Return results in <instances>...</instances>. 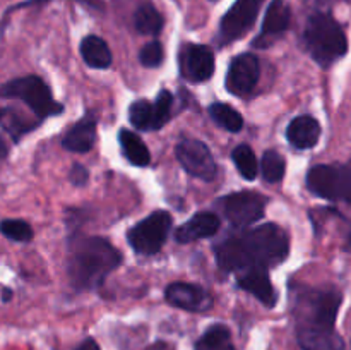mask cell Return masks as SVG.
Wrapping results in <instances>:
<instances>
[{
  "mask_svg": "<svg viewBox=\"0 0 351 350\" xmlns=\"http://www.w3.org/2000/svg\"><path fill=\"white\" fill-rule=\"evenodd\" d=\"M82 60L93 69H108L112 65V51L106 41L96 34H88L79 47Z\"/></svg>",
  "mask_w": 351,
  "mask_h": 350,
  "instance_id": "obj_21",
  "label": "cell"
},
{
  "mask_svg": "<svg viewBox=\"0 0 351 350\" xmlns=\"http://www.w3.org/2000/svg\"><path fill=\"white\" fill-rule=\"evenodd\" d=\"M237 281H239V287L242 290L249 292L257 301L263 302L266 307H274L276 305L278 292L274 290L273 283H271L269 273H267L266 268L250 266L247 270L239 271Z\"/></svg>",
  "mask_w": 351,
  "mask_h": 350,
  "instance_id": "obj_15",
  "label": "cell"
},
{
  "mask_svg": "<svg viewBox=\"0 0 351 350\" xmlns=\"http://www.w3.org/2000/svg\"><path fill=\"white\" fill-rule=\"evenodd\" d=\"M341 302V292L332 287L317 288L295 285L291 304L298 345L336 335L335 325Z\"/></svg>",
  "mask_w": 351,
  "mask_h": 350,
  "instance_id": "obj_2",
  "label": "cell"
},
{
  "mask_svg": "<svg viewBox=\"0 0 351 350\" xmlns=\"http://www.w3.org/2000/svg\"><path fill=\"white\" fill-rule=\"evenodd\" d=\"M261 170H263L264 180L276 184V182L283 180L285 172H287V160L278 151L267 150L261 160Z\"/></svg>",
  "mask_w": 351,
  "mask_h": 350,
  "instance_id": "obj_26",
  "label": "cell"
},
{
  "mask_svg": "<svg viewBox=\"0 0 351 350\" xmlns=\"http://www.w3.org/2000/svg\"><path fill=\"white\" fill-rule=\"evenodd\" d=\"M173 95L168 89L160 91L154 102L137 100L129 108V120L139 130H160L170 120Z\"/></svg>",
  "mask_w": 351,
  "mask_h": 350,
  "instance_id": "obj_10",
  "label": "cell"
},
{
  "mask_svg": "<svg viewBox=\"0 0 351 350\" xmlns=\"http://www.w3.org/2000/svg\"><path fill=\"white\" fill-rule=\"evenodd\" d=\"M178 64L182 75L191 82H206L215 74V54L206 45H184Z\"/></svg>",
  "mask_w": 351,
  "mask_h": 350,
  "instance_id": "obj_12",
  "label": "cell"
},
{
  "mask_svg": "<svg viewBox=\"0 0 351 350\" xmlns=\"http://www.w3.org/2000/svg\"><path fill=\"white\" fill-rule=\"evenodd\" d=\"M209 115L219 127L228 132H240L243 129V117L228 103L216 102L209 105Z\"/></svg>",
  "mask_w": 351,
  "mask_h": 350,
  "instance_id": "obj_24",
  "label": "cell"
},
{
  "mask_svg": "<svg viewBox=\"0 0 351 350\" xmlns=\"http://www.w3.org/2000/svg\"><path fill=\"white\" fill-rule=\"evenodd\" d=\"M0 98L21 100L36 115L38 122L64 112V105L55 102L51 89L38 75H24L7 81L0 86Z\"/></svg>",
  "mask_w": 351,
  "mask_h": 350,
  "instance_id": "obj_5",
  "label": "cell"
},
{
  "mask_svg": "<svg viewBox=\"0 0 351 350\" xmlns=\"http://www.w3.org/2000/svg\"><path fill=\"white\" fill-rule=\"evenodd\" d=\"M171 230V215L163 209L153 211L127 232L130 247L141 256L160 253Z\"/></svg>",
  "mask_w": 351,
  "mask_h": 350,
  "instance_id": "obj_7",
  "label": "cell"
},
{
  "mask_svg": "<svg viewBox=\"0 0 351 350\" xmlns=\"http://www.w3.org/2000/svg\"><path fill=\"white\" fill-rule=\"evenodd\" d=\"M345 249H346V250H351V230H350L348 237H346V244H345Z\"/></svg>",
  "mask_w": 351,
  "mask_h": 350,
  "instance_id": "obj_33",
  "label": "cell"
},
{
  "mask_svg": "<svg viewBox=\"0 0 351 350\" xmlns=\"http://www.w3.org/2000/svg\"><path fill=\"white\" fill-rule=\"evenodd\" d=\"M290 237L276 223H264L243 235L230 237L215 247L216 263L223 271L239 273L250 266L269 268L287 261Z\"/></svg>",
  "mask_w": 351,
  "mask_h": 350,
  "instance_id": "obj_1",
  "label": "cell"
},
{
  "mask_svg": "<svg viewBox=\"0 0 351 350\" xmlns=\"http://www.w3.org/2000/svg\"><path fill=\"white\" fill-rule=\"evenodd\" d=\"M74 350H101V349H99L98 342H96L95 338H86L84 342L79 343Z\"/></svg>",
  "mask_w": 351,
  "mask_h": 350,
  "instance_id": "obj_30",
  "label": "cell"
},
{
  "mask_svg": "<svg viewBox=\"0 0 351 350\" xmlns=\"http://www.w3.org/2000/svg\"><path fill=\"white\" fill-rule=\"evenodd\" d=\"M232 160L239 174L245 180H256L257 174H259V163H257L256 153H254L249 144H239L232 151Z\"/></svg>",
  "mask_w": 351,
  "mask_h": 350,
  "instance_id": "obj_25",
  "label": "cell"
},
{
  "mask_svg": "<svg viewBox=\"0 0 351 350\" xmlns=\"http://www.w3.org/2000/svg\"><path fill=\"white\" fill-rule=\"evenodd\" d=\"M175 154L184 170L191 174L192 177H197L201 180L211 182L218 174V165L213 158L211 150L206 146V143L199 139H182L175 146Z\"/></svg>",
  "mask_w": 351,
  "mask_h": 350,
  "instance_id": "obj_9",
  "label": "cell"
},
{
  "mask_svg": "<svg viewBox=\"0 0 351 350\" xmlns=\"http://www.w3.org/2000/svg\"><path fill=\"white\" fill-rule=\"evenodd\" d=\"M264 0H237L219 24V43H233L249 33L250 27L256 24Z\"/></svg>",
  "mask_w": 351,
  "mask_h": 350,
  "instance_id": "obj_11",
  "label": "cell"
},
{
  "mask_svg": "<svg viewBox=\"0 0 351 350\" xmlns=\"http://www.w3.org/2000/svg\"><path fill=\"white\" fill-rule=\"evenodd\" d=\"M10 299H12V290H10V288H3V290H2V301L9 302Z\"/></svg>",
  "mask_w": 351,
  "mask_h": 350,
  "instance_id": "obj_32",
  "label": "cell"
},
{
  "mask_svg": "<svg viewBox=\"0 0 351 350\" xmlns=\"http://www.w3.org/2000/svg\"><path fill=\"white\" fill-rule=\"evenodd\" d=\"M69 180H71L72 185H75V187H82V185L88 184L89 170L84 165L75 163L74 167L71 168V172H69Z\"/></svg>",
  "mask_w": 351,
  "mask_h": 350,
  "instance_id": "obj_29",
  "label": "cell"
},
{
  "mask_svg": "<svg viewBox=\"0 0 351 350\" xmlns=\"http://www.w3.org/2000/svg\"><path fill=\"white\" fill-rule=\"evenodd\" d=\"M287 139L297 150H312L321 139V124L312 115L295 117L287 127Z\"/></svg>",
  "mask_w": 351,
  "mask_h": 350,
  "instance_id": "obj_18",
  "label": "cell"
},
{
  "mask_svg": "<svg viewBox=\"0 0 351 350\" xmlns=\"http://www.w3.org/2000/svg\"><path fill=\"white\" fill-rule=\"evenodd\" d=\"M0 233L14 242H29L33 239V229L24 220H2L0 222Z\"/></svg>",
  "mask_w": 351,
  "mask_h": 350,
  "instance_id": "obj_27",
  "label": "cell"
},
{
  "mask_svg": "<svg viewBox=\"0 0 351 350\" xmlns=\"http://www.w3.org/2000/svg\"><path fill=\"white\" fill-rule=\"evenodd\" d=\"M195 350H235L232 333L225 325L209 326L195 343Z\"/></svg>",
  "mask_w": 351,
  "mask_h": 350,
  "instance_id": "obj_22",
  "label": "cell"
},
{
  "mask_svg": "<svg viewBox=\"0 0 351 350\" xmlns=\"http://www.w3.org/2000/svg\"><path fill=\"white\" fill-rule=\"evenodd\" d=\"M5 112H7V110L0 108V122H2V119H3V115H5Z\"/></svg>",
  "mask_w": 351,
  "mask_h": 350,
  "instance_id": "obj_34",
  "label": "cell"
},
{
  "mask_svg": "<svg viewBox=\"0 0 351 350\" xmlns=\"http://www.w3.org/2000/svg\"><path fill=\"white\" fill-rule=\"evenodd\" d=\"M326 2H331V0H326ZM332 2H335V0H332Z\"/></svg>",
  "mask_w": 351,
  "mask_h": 350,
  "instance_id": "obj_36",
  "label": "cell"
},
{
  "mask_svg": "<svg viewBox=\"0 0 351 350\" xmlns=\"http://www.w3.org/2000/svg\"><path fill=\"white\" fill-rule=\"evenodd\" d=\"M165 297L173 307L189 312H206L215 305V299L204 287L185 281H173L168 285Z\"/></svg>",
  "mask_w": 351,
  "mask_h": 350,
  "instance_id": "obj_14",
  "label": "cell"
},
{
  "mask_svg": "<svg viewBox=\"0 0 351 350\" xmlns=\"http://www.w3.org/2000/svg\"><path fill=\"white\" fill-rule=\"evenodd\" d=\"M304 43L311 57L328 69L348 54V40L341 24L328 12H315L308 17Z\"/></svg>",
  "mask_w": 351,
  "mask_h": 350,
  "instance_id": "obj_4",
  "label": "cell"
},
{
  "mask_svg": "<svg viewBox=\"0 0 351 350\" xmlns=\"http://www.w3.org/2000/svg\"><path fill=\"white\" fill-rule=\"evenodd\" d=\"M267 198L259 192H233L225 196L218 201L225 218L232 223L235 229H245L252 223L259 222L266 213Z\"/></svg>",
  "mask_w": 351,
  "mask_h": 350,
  "instance_id": "obj_8",
  "label": "cell"
},
{
  "mask_svg": "<svg viewBox=\"0 0 351 350\" xmlns=\"http://www.w3.org/2000/svg\"><path fill=\"white\" fill-rule=\"evenodd\" d=\"M122 264V254L103 237L69 240L67 275L75 290H95Z\"/></svg>",
  "mask_w": 351,
  "mask_h": 350,
  "instance_id": "obj_3",
  "label": "cell"
},
{
  "mask_svg": "<svg viewBox=\"0 0 351 350\" xmlns=\"http://www.w3.org/2000/svg\"><path fill=\"white\" fill-rule=\"evenodd\" d=\"M7 154H9V146H7V141L3 139V136L0 134V160L7 158Z\"/></svg>",
  "mask_w": 351,
  "mask_h": 350,
  "instance_id": "obj_31",
  "label": "cell"
},
{
  "mask_svg": "<svg viewBox=\"0 0 351 350\" xmlns=\"http://www.w3.org/2000/svg\"><path fill=\"white\" fill-rule=\"evenodd\" d=\"M290 21L291 12L288 3L283 0H273L267 7L263 21V30H261L257 40L254 41V47H269L274 40H278L290 27Z\"/></svg>",
  "mask_w": 351,
  "mask_h": 350,
  "instance_id": "obj_16",
  "label": "cell"
},
{
  "mask_svg": "<svg viewBox=\"0 0 351 350\" xmlns=\"http://www.w3.org/2000/svg\"><path fill=\"white\" fill-rule=\"evenodd\" d=\"M219 226H221V220L216 213L199 211L189 222L178 226L175 232V240L178 244H191L195 240L209 239L219 232Z\"/></svg>",
  "mask_w": 351,
  "mask_h": 350,
  "instance_id": "obj_17",
  "label": "cell"
},
{
  "mask_svg": "<svg viewBox=\"0 0 351 350\" xmlns=\"http://www.w3.org/2000/svg\"><path fill=\"white\" fill-rule=\"evenodd\" d=\"M119 143L122 154L130 165H134V167H147L151 163V153L147 150L146 143L141 139L139 134L129 129H122L119 132Z\"/></svg>",
  "mask_w": 351,
  "mask_h": 350,
  "instance_id": "obj_20",
  "label": "cell"
},
{
  "mask_svg": "<svg viewBox=\"0 0 351 350\" xmlns=\"http://www.w3.org/2000/svg\"><path fill=\"white\" fill-rule=\"evenodd\" d=\"M96 143V119L93 115L84 117L75 122L65 132L62 146L72 153H88Z\"/></svg>",
  "mask_w": 351,
  "mask_h": 350,
  "instance_id": "obj_19",
  "label": "cell"
},
{
  "mask_svg": "<svg viewBox=\"0 0 351 350\" xmlns=\"http://www.w3.org/2000/svg\"><path fill=\"white\" fill-rule=\"evenodd\" d=\"M134 26L141 34L156 36L163 30V16L151 3H144L134 14Z\"/></svg>",
  "mask_w": 351,
  "mask_h": 350,
  "instance_id": "obj_23",
  "label": "cell"
},
{
  "mask_svg": "<svg viewBox=\"0 0 351 350\" xmlns=\"http://www.w3.org/2000/svg\"><path fill=\"white\" fill-rule=\"evenodd\" d=\"M307 187L317 198L351 206V161L350 163L315 165L307 172Z\"/></svg>",
  "mask_w": 351,
  "mask_h": 350,
  "instance_id": "obj_6",
  "label": "cell"
},
{
  "mask_svg": "<svg viewBox=\"0 0 351 350\" xmlns=\"http://www.w3.org/2000/svg\"><path fill=\"white\" fill-rule=\"evenodd\" d=\"M261 65L259 58L254 54L237 55L230 62L228 74H226V89L235 96H247L254 91L259 82Z\"/></svg>",
  "mask_w": 351,
  "mask_h": 350,
  "instance_id": "obj_13",
  "label": "cell"
},
{
  "mask_svg": "<svg viewBox=\"0 0 351 350\" xmlns=\"http://www.w3.org/2000/svg\"><path fill=\"white\" fill-rule=\"evenodd\" d=\"M165 60V50L163 45L160 41H151V43L144 45L143 50L139 51V62L144 67L156 69L163 64Z\"/></svg>",
  "mask_w": 351,
  "mask_h": 350,
  "instance_id": "obj_28",
  "label": "cell"
},
{
  "mask_svg": "<svg viewBox=\"0 0 351 350\" xmlns=\"http://www.w3.org/2000/svg\"><path fill=\"white\" fill-rule=\"evenodd\" d=\"M40 2H45V0H31L29 3H40Z\"/></svg>",
  "mask_w": 351,
  "mask_h": 350,
  "instance_id": "obj_35",
  "label": "cell"
}]
</instances>
